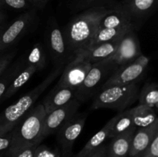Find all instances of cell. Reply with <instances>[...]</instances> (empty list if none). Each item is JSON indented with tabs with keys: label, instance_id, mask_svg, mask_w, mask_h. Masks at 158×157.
Returning a JSON list of instances; mask_svg holds the SVG:
<instances>
[{
	"label": "cell",
	"instance_id": "1",
	"mask_svg": "<svg viewBox=\"0 0 158 157\" xmlns=\"http://www.w3.org/2000/svg\"><path fill=\"white\" fill-rule=\"evenodd\" d=\"M113 6L84 9L75 15L61 29L73 58L78 52L87 49L98 29L100 20Z\"/></svg>",
	"mask_w": 158,
	"mask_h": 157
},
{
	"label": "cell",
	"instance_id": "2",
	"mask_svg": "<svg viewBox=\"0 0 158 157\" xmlns=\"http://www.w3.org/2000/svg\"><path fill=\"white\" fill-rule=\"evenodd\" d=\"M46 113L42 103L32 106L10 131L12 145L9 151L40 145L43 138V128Z\"/></svg>",
	"mask_w": 158,
	"mask_h": 157
},
{
	"label": "cell",
	"instance_id": "3",
	"mask_svg": "<svg viewBox=\"0 0 158 157\" xmlns=\"http://www.w3.org/2000/svg\"><path fill=\"white\" fill-rule=\"evenodd\" d=\"M64 66L55 67V69L44 78L42 83L19 99L14 104L10 105L0 113V134L8 133L17 124L20 119L35 106L39 97L58 78Z\"/></svg>",
	"mask_w": 158,
	"mask_h": 157
},
{
	"label": "cell",
	"instance_id": "4",
	"mask_svg": "<svg viewBox=\"0 0 158 157\" xmlns=\"http://www.w3.org/2000/svg\"><path fill=\"white\" fill-rule=\"evenodd\" d=\"M139 92L137 83L103 87L94 96L90 109L92 110L109 109L121 112L137 101Z\"/></svg>",
	"mask_w": 158,
	"mask_h": 157
},
{
	"label": "cell",
	"instance_id": "5",
	"mask_svg": "<svg viewBox=\"0 0 158 157\" xmlns=\"http://www.w3.org/2000/svg\"><path fill=\"white\" fill-rule=\"evenodd\" d=\"M117 67L111 58L91 65L83 82L76 90V99L82 103L94 98Z\"/></svg>",
	"mask_w": 158,
	"mask_h": 157
},
{
	"label": "cell",
	"instance_id": "6",
	"mask_svg": "<svg viewBox=\"0 0 158 157\" xmlns=\"http://www.w3.org/2000/svg\"><path fill=\"white\" fill-rule=\"evenodd\" d=\"M36 9L26 11L15 18L0 34V53L6 52L18 42L24 35L33 30L38 24Z\"/></svg>",
	"mask_w": 158,
	"mask_h": 157
},
{
	"label": "cell",
	"instance_id": "7",
	"mask_svg": "<svg viewBox=\"0 0 158 157\" xmlns=\"http://www.w3.org/2000/svg\"><path fill=\"white\" fill-rule=\"evenodd\" d=\"M45 40L55 67L65 66L73 59L61 29L54 17H50L48 21L45 32Z\"/></svg>",
	"mask_w": 158,
	"mask_h": 157
},
{
	"label": "cell",
	"instance_id": "8",
	"mask_svg": "<svg viewBox=\"0 0 158 157\" xmlns=\"http://www.w3.org/2000/svg\"><path fill=\"white\" fill-rule=\"evenodd\" d=\"M149 62L150 58L143 54L134 61L118 66L102 88L112 85H129L137 83L144 75L149 65Z\"/></svg>",
	"mask_w": 158,
	"mask_h": 157
},
{
	"label": "cell",
	"instance_id": "9",
	"mask_svg": "<svg viewBox=\"0 0 158 157\" xmlns=\"http://www.w3.org/2000/svg\"><path fill=\"white\" fill-rule=\"evenodd\" d=\"M86 119V114L77 112L57 131V140L63 155L71 154L74 143L81 134Z\"/></svg>",
	"mask_w": 158,
	"mask_h": 157
},
{
	"label": "cell",
	"instance_id": "10",
	"mask_svg": "<svg viewBox=\"0 0 158 157\" xmlns=\"http://www.w3.org/2000/svg\"><path fill=\"white\" fill-rule=\"evenodd\" d=\"M91 65L80 57H74L64 66L55 86L77 90L84 80Z\"/></svg>",
	"mask_w": 158,
	"mask_h": 157
},
{
	"label": "cell",
	"instance_id": "11",
	"mask_svg": "<svg viewBox=\"0 0 158 157\" xmlns=\"http://www.w3.org/2000/svg\"><path fill=\"white\" fill-rule=\"evenodd\" d=\"M81 103L75 98L64 106L54 109L46 115L43 128V138L56 132L64 123L73 116L80 108Z\"/></svg>",
	"mask_w": 158,
	"mask_h": 157
},
{
	"label": "cell",
	"instance_id": "12",
	"mask_svg": "<svg viewBox=\"0 0 158 157\" xmlns=\"http://www.w3.org/2000/svg\"><path fill=\"white\" fill-rule=\"evenodd\" d=\"M143 55L140 43L134 30L125 33L120 38L118 47L111 59L118 66L134 61Z\"/></svg>",
	"mask_w": 158,
	"mask_h": 157
},
{
	"label": "cell",
	"instance_id": "13",
	"mask_svg": "<svg viewBox=\"0 0 158 157\" xmlns=\"http://www.w3.org/2000/svg\"><path fill=\"white\" fill-rule=\"evenodd\" d=\"M157 0H123L120 2L131 18L134 30L141 27L157 7Z\"/></svg>",
	"mask_w": 158,
	"mask_h": 157
},
{
	"label": "cell",
	"instance_id": "14",
	"mask_svg": "<svg viewBox=\"0 0 158 157\" xmlns=\"http://www.w3.org/2000/svg\"><path fill=\"white\" fill-rule=\"evenodd\" d=\"M120 38L108 42H103L78 52L75 57H80L90 64L111 58L115 54Z\"/></svg>",
	"mask_w": 158,
	"mask_h": 157
},
{
	"label": "cell",
	"instance_id": "15",
	"mask_svg": "<svg viewBox=\"0 0 158 157\" xmlns=\"http://www.w3.org/2000/svg\"><path fill=\"white\" fill-rule=\"evenodd\" d=\"M99 28L128 29L134 30L131 18L120 3H115L110 10L103 16L99 24Z\"/></svg>",
	"mask_w": 158,
	"mask_h": 157
},
{
	"label": "cell",
	"instance_id": "16",
	"mask_svg": "<svg viewBox=\"0 0 158 157\" xmlns=\"http://www.w3.org/2000/svg\"><path fill=\"white\" fill-rule=\"evenodd\" d=\"M157 134L158 123L150 127L136 129L131 140L128 156L137 157L142 155Z\"/></svg>",
	"mask_w": 158,
	"mask_h": 157
},
{
	"label": "cell",
	"instance_id": "17",
	"mask_svg": "<svg viewBox=\"0 0 158 157\" xmlns=\"http://www.w3.org/2000/svg\"><path fill=\"white\" fill-rule=\"evenodd\" d=\"M76 90L70 88H61L54 86L53 89L46 95L42 102L46 113L64 106L75 98Z\"/></svg>",
	"mask_w": 158,
	"mask_h": 157
},
{
	"label": "cell",
	"instance_id": "18",
	"mask_svg": "<svg viewBox=\"0 0 158 157\" xmlns=\"http://www.w3.org/2000/svg\"><path fill=\"white\" fill-rule=\"evenodd\" d=\"M23 58V66H22L19 71L17 72L16 75L13 78L11 84L9 85L7 91L5 93L4 96H3L2 100L7 99L12 97L15 92H18L26 83H27L29 82L31 77L35 72H38V71H40L36 66H32V65H29L28 63H26L24 60V56Z\"/></svg>",
	"mask_w": 158,
	"mask_h": 157
},
{
	"label": "cell",
	"instance_id": "19",
	"mask_svg": "<svg viewBox=\"0 0 158 157\" xmlns=\"http://www.w3.org/2000/svg\"><path fill=\"white\" fill-rule=\"evenodd\" d=\"M110 121V139L128 132L135 131L136 129L133 123L131 108L120 112L117 115L113 117Z\"/></svg>",
	"mask_w": 158,
	"mask_h": 157
},
{
	"label": "cell",
	"instance_id": "20",
	"mask_svg": "<svg viewBox=\"0 0 158 157\" xmlns=\"http://www.w3.org/2000/svg\"><path fill=\"white\" fill-rule=\"evenodd\" d=\"M134 133V131H131L110 139L106 146V157H127Z\"/></svg>",
	"mask_w": 158,
	"mask_h": 157
},
{
	"label": "cell",
	"instance_id": "21",
	"mask_svg": "<svg viewBox=\"0 0 158 157\" xmlns=\"http://www.w3.org/2000/svg\"><path fill=\"white\" fill-rule=\"evenodd\" d=\"M131 113L135 129L150 127L158 123L157 110L152 108L137 105L131 108Z\"/></svg>",
	"mask_w": 158,
	"mask_h": 157
},
{
	"label": "cell",
	"instance_id": "22",
	"mask_svg": "<svg viewBox=\"0 0 158 157\" xmlns=\"http://www.w3.org/2000/svg\"><path fill=\"white\" fill-rule=\"evenodd\" d=\"M110 119L104 125L101 129L98 131L83 146V149L77 155V157H86L93 152L103 146L106 139H110Z\"/></svg>",
	"mask_w": 158,
	"mask_h": 157
},
{
	"label": "cell",
	"instance_id": "23",
	"mask_svg": "<svg viewBox=\"0 0 158 157\" xmlns=\"http://www.w3.org/2000/svg\"><path fill=\"white\" fill-rule=\"evenodd\" d=\"M133 29H108V28H99L93 36L88 48L103 42H108L121 38L125 33Z\"/></svg>",
	"mask_w": 158,
	"mask_h": 157
},
{
	"label": "cell",
	"instance_id": "24",
	"mask_svg": "<svg viewBox=\"0 0 158 157\" xmlns=\"http://www.w3.org/2000/svg\"><path fill=\"white\" fill-rule=\"evenodd\" d=\"M138 105L157 109L158 105V86L154 82L145 83L138 95Z\"/></svg>",
	"mask_w": 158,
	"mask_h": 157
},
{
	"label": "cell",
	"instance_id": "25",
	"mask_svg": "<svg viewBox=\"0 0 158 157\" xmlns=\"http://www.w3.org/2000/svg\"><path fill=\"white\" fill-rule=\"evenodd\" d=\"M24 60L26 63L35 66L40 70L45 68L46 64V54L43 44L36 43L29 50L26 56H24Z\"/></svg>",
	"mask_w": 158,
	"mask_h": 157
},
{
	"label": "cell",
	"instance_id": "26",
	"mask_svg": "<svg viewBox=\"0 0 158 157\" xmlns=\"http://www.w3.org/2000/svg\"><path fill=\"white\" fill-rule=\"evenodd\" d=\"M23 58H22L21 59H19L17 62H15L13 64L9 65V67L0 76V101L2 100L3 96L7 91L9 85L15 78L17 72L21 69L22 66H23Z\"/></svg>",
	"mask_w": 158,
	"mask_h": 157
},
{
	"label": "cell",
	"instance_id": "27",
	"mask_svg": "<svg viewBox=\"0 0 158 157\" xmlns=\"http://www.w3.org/2000/svg\"><path fill=\"white\" fill-rule=\"evenodd\" d=\"M114 4V0H75L73 7L76 10L83 11L89 8L111 6Z\"/></svg>",
	"mask_w": 158,
	"mask_h": 157
},
{
	"label": "cell",
	"instance_id": "28",
	"mask_svg": "<svg viewBox=\"0 0 158 157\" xmlns=\"http://www.w3.org/2000/svg\"><path fill=\"white\" fill-rule=\"evenodd\" d=\"M32 9V6L26 0H0V11L3 9L27 11Z\"/></svg>",
	"mask_w": 158,
	"mask_h": 157
},
{
	"label": "cell",
	"instance_id": "29",
	"mask_svg": "<svg viewBox=\"0 0 158 157\" xmlns=\"http://www.w3.org/2000/svg\"><path fill=\"white\" fill-rule=\"evenodd\" d=\"M39 145L25 147L23 149H17L14 151H9L7 152L6 157H34L35 149Z\"/></svg>",
	"mask_w": 158,
	"mask_h": 157
},
{
	"label": "cell",
	"instance_id": "30",
	"mask_svg": "<svg viewBox=\"0 0 158 157\" xmlns=\"http://www.w3.org/2000/svg\"><path fill=\"white\" fill-rule=\"evenodd\" d=\"M12 145L11 132L5 134H0V157L6 155Z\"/></svg>",
	"mask_w": 158,
	"mask_h": 157
},
{
	"label": "cell",
	"instance_id": "31",
	"mask_svg": "<svg viewBox=\"0 0 158 157\" xmlns=\"http://www.w3.org/2000/svg\"><path fill=\"white\" fill-rule=\"evenodd\" d=\"M34 157H60V154L45 145L40 144L35 149Z\"/></svg>",
	"mask_w": 158,
	"mask_h": 157
},
{
	"label": "cell",
	"instance_id": "32",
	"mask_svg": "<svg viewBox=\"0 0 158 157\" xmlns=\"http://www.w3.org/2000/svg\"><path fill=\"white\" fill-rule=\"evenodd\" d=\"M15 55H16V50H13L0 56V76L12 63Z\"/></svg>",
	"mask_w": 158,
	"mask_h": 157
},
{
	"label": "cell",
	"instance_id": "33",
	"mask_svg": "<svg viewBox=\"0 0 158 157\" xmlns=\"http://www.w3.org/2000/svg\"><path fill=\"white\" fill-rule=\"evenodd\" d=\"M140 155L143 157H158V134L154 137L146 150Z\"/></svg>",
	"mask_w": 158,
	"mask_h": 157
},
{
	"label": "cell",
	"instance_id": "34",
	"mask_svg": "<svg viewBox=\"0 0 158 157\" xmlns=\"http://www.w3.org/2000/svg\"><path fill=\"white\" fill-rule=\"evenodd\" d=\"M26 1L32 6L33 9L38 10V9H44L49 0H26Z\"/></svg>",
	"mask_w": 158,
	"mask_h": 157
},
{
	"label": "cell",
	"instance_id": "35",
	"mask_svg": "<svg viewBox=\"0 0 158 157\" xmlns=\"http://www.w3.org/2000/svg\"><path fill=\"white\" fill-rule=\"evenodd\" d=\"M106 146L103 145L99 149H97V150L93 152L92 153H90L86 157H106Z\"/></svg>",
	"mask_w": 158,
	"mask_h": 157
},
{
	"label": "cell",
	"instance_id": "36",
	"mask_svg": "<svg viewBox=\"0 0 158 157\" xmlns=\"http://www.w3.org/2000/svg\"><path fill=\"white\" fill-rule=\"evenodd\" d=\"M4 27H5V26H4V23H3L2 19H0V34H1L3 28Z\"/></svg>",
	"mask_w": 158,
	"mask_h": 157
},
{
	"label": "cell",
	"instance_id": "37",
	"mask_svg": "<svg viewBox=\"0 0 158 157\" xmlns=\"http://www.w3.org/2000/svg\"><path fill=\"white\" fill-rule=\"evenodd\" d=\"M137 157H143V156H142V155H139V156H137Z\"/></svg>",
	"mask_w": 158,
	"mask_h": 157
},
{
	"label": "cell",
	"instance_id": "38",
	"mask_svg": "<svg viewBox=\"0 0 158 157\" xmlns=\"http://www.w3.org/2000/svg\"><path fill=\"white\" fill-rule=\"evenodd\" d=\"M60 157H61V156H60Z\"/></svg>",
	"mask_w": 158,
	"mask_h": 157
}]
</instances>
